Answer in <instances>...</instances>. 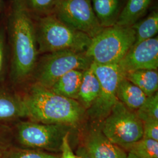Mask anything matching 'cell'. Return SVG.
Listing matches in <instances>:
<instances>
[{"label": "cell", "instance_id": "6da1fadb", "mask_svg": "<svg viewBox=\"0 0 158 158\" xmlns=\"http://www.w3.org/2000/svg\"><path fill=\"white\" fill-rule=\"evenodd\" d=\"M22 99L25 117L35 123L72 127L79 123L85 112L78 101L60 96L36 83Z\"/></svg>", "mask_w": 158, "mask_h": 158}, {"label": "cell", "instance_id": "7a4b0ae2", "mask_svg": "<svg viewBox=\"0 0 158 158\" xmlns=\"http://www.w3.org/2000/svg\"><path fill=\"white\" fill-rule=\"evenodd\" d=\"M11 32L14 73L18 79H23L34 69L38 50L34 24L19 2L16 4L13 12Z\"/></svg>", "mask_w": 158, "mask_h": 158}, {"label": "cell", "instance_id": "3957f363", "mask_svg": "<svg viewBox=\"0 0 158 158\" xmlns=\"http://www.w3.org/2000/svg\"><path fill=\"white\" fill-rule=\"evenodd\" d=\"M36 36L42 53L64 50L85 52L91 42L88 35L69 27L55 15L40 19Z\"/></svg>", "mask_w": 158, "mask_h": 158}, {"label": "cell", "instance_id": "277c9868", "mask_svg": "<svg viewBox=\"0 0 158 158\" xmlns=\"http://www.w3.org/2000/svg\"><path fill=\"white\" fill-rule=\"evenodd\" d=\"M135 41V32L132 27L114 25L91 38L85 54L98 64H118Z\"/></svg>", "mask_w": 158, "mask_h": 158}, {"label": "cell", "instance_id": "5b68a950", "mask_svg": "<svg viewBox=\"0 0 158 158\" xmlns=\"http://www.w3.org/2000/svg\"><path fill=\"white\" fill-rule=\"evenodd\" d=\"M101 131L113 143L123 149L143 136V123L135 111L118 101L103 120Z\"/></svg>", "mask_w": 158, "mask_h": 158}, {"label": "cell", "instance_id": "8992f818", "mask_svg": "<svg viewBox=\"0 0 158 158\" xmlns=\"http://www.w3.org/2000/svg\"><path fill=\"white\" fill-rule=\"evenodd\" d=\"M93 59L85 52L56 51L49 53L41 61L36 74V84L51 89L63 75L72 70L85 71L90 68Z\"/></svg>", "mask_w": 158, "mask_h": 158}, {"label": "cell", "instance_id": "52a82bcc", "mask_svg": "<svg viewBox=\"0 0 158 158\" xmlns=\"http://www.w3.org/2000/svg\"><path fill=\"white\" fill-rule=\"evenodd\" d=\"M90 68L99 80L100 89L98 97L87 109V114L95 121H103L118 102L117 91L120 80L124 74L118 64H102L93 62Z\"/></svg>", "mask_w": 158, "mask_h": 158}, {"label": "cell", "instance_id": "ba28073f", "mask_svg": "<svg viewBox=\"0 0 158 158\" xmlns=\"http://www.w3.org/2000/svg\"><path fill=\"white\" fill-rule=\"evenodd\" d=\"M53 7L55 15L60 21L91 38L104 29L96 17L90 0H55Z\"/></svg>", "mask_w": 158, "mask_h": 158}, {"label": "cell", "instance_id": "9c48e42d", "mask_svg": "<svg viewBox=\"0 0 158 158\" xmlns=\"http://www.w3.org/2000/svg\"><path fill=\"white\" fill-rule=\"evenodd\" d=\"M72 126L23 122L18 125V139L25 147L52 152L60 151L63 139Z\"/></svg>", "mask_w": 158, "mask_h": 158}, {"label": "cell", "instance_id": "30bf717a", "mask_svg": "<svg viewBox=\"0 0 158 158\" xmlns=\"http://www.w3.org/2000/svg\"><path fill=\"white\" fill-rule=\"evenodd\" d=\"M123 73L158 68V38H152L133 45L118 63Z\"/></svg>", "mask_w": 158, "mask_h": 158}, {"label": "cell", "instance_id": "8fae6325", "mask_svg": "<svg viewBox=\"0 0 158 158\" xmlns=\"http://www.w3.org/2000/svg\"><path fill=\"white\" fill-rule=\"evenodd\" d=\"M83 146L92 158H127L124 149L110 141L100 129L91 130Z\"/></svg>", "mask_w": 158, "mask_h": 158}, {"label": "cell", "instance_id": "7c38bea8", "mask_svg": "<svg viewBox=\"0 0 158 158\" xmlns=\"http://www.w3.org/2000/svg\"><path fill=\"white\" fill-rule=\"evenodd\" d=\"M83 72L79 70L68 72L57 80L51 90L60 96L77 101Z\"/></svg>", "mask_w": 158, "mask_h": 158}, {"label": "cell", "instance_id": "4fadbf2b", "mask_svg": "<svg viewBox=\"0 0 158 158\" xmlns=\"http://www.w3.org/2000/svg\"><path fill=\"white\" fill-rule=\"evenodd\" d=\"M117 97L118 100L127 107L136 111L143 104L147 98L145 93L125 77L119 83Z\"/></svg>", "mask_w": 158, "mask_h": 158}, {"label": "cell", "instance_id": "5bb4252c", "mask_svg": "<svg viewBox=\"0 0 158 158\" xmlns=\"http://www.w3.org/2000/svg\"><path fill=\"white\" fill-rule=\"evenodd\" d=\"M100 84L96 74L90 68L83 72V76L80 87L77 101L83 107L89 109L98 97Z\"/></svg>", "mask_w": 158, "mask_h": 158}, {"label": "cell", "instance_id": "9a60e30c", "mask_svg": "<svg viewBox=\"0 0 158 158\" xmlns=\"http://www.w3.org/2000/svg\"><path fill=\"white\" fill-rule=\"evenodd\" d=\"M125 78L138 87L147 97L158 92V73L155 70H138L124 74Z\"/></svg>", "mask_w": 158, "mask_h": 158}, {"label": "cell", "instance_id": "2e32d148", "mask_svg": "<svg viewBox=\"0 0 158 158\" xmlns=\"http://www.w3.org/2000/svg\"><path fill=\"white\" fill-rule=\"evenodd\" d=\"M151 2V0H128L115 25L131 27L147 11Z\"/></svg>", "mask_w": 158, "mask_h": 158}, {"label": "cell", "instance_id": "e0dca14e", "mask_svg": "<svg viewBox=\"0 0 158 158\" xmlns=\"http://www.w3.org/2000/svg\"><path fill=\"white\" fill-rule=\"evenodd\" d=\"M93 9L102 28L115 25L119 15V0H91Z\"/></svg>", "mask_w": 158, "mask_h": 158}, {"label": "cell", "instance_id": "ac0fdd59", "mask_svg": "<svg viewBox=\"0 0 158 158\" xmlns=\"http://www.w3.org/2000/svg\"><path fill=\"white\" fill-rule=\"evenodd\" d=\"M25 117L23 99L0 89V119Z\"/></svg>", "mask_w": 158, "mask_h": 158}, {"label": "cell", "instance_id": "d6986e66", "mask_svg": "<svg viewBox=\"0 0 158 158\" xmlns=\"http://www.w3.org/2000/svg\"><path fill=\"white\" fill-rule=\"evenodd\" d=\"M135 32V41L133 45L153 38L158 31V14L153 11L147 18L131 27Z\"/></svg>", "mask_w": 158, "mask_h": 158}, {"label": "cell", "instance_id": "ffe728a7", "mask_svg": "<svg viewBox=\"0 0 158 158\" xmlns=\"http://www.w3.org/2000/svg\"><path fill=\"white\" fill-rule=\"evenodd\" d=\"M138 158H158V141L142 138L123 148Z\"/></svg>", "mask_w": 158, "mask_h": 158}, {"label": "cell", "instance_id": "44dd1931", "mask_svg": "<svg viewBox=\"0 0 158 158\" xmlns=\"http://www.w3.org/2000/svg\"><path fill=\"white\" fill-rule=\"evenodd\" d=\"M136 113L142 123L150 120H158V94L147 97L143 104Z\"/></svg>", "mask_w": 158, "mask_h": 158}, {"label": "cell", "instance_id": "7402d4cb", "mask_svg": "<svg viewBox=\"0 0 158 158\" xmlns=\"http://www.w3.org/2000/svg\"><path fill=\"white\" fill-rule=\"evenodd\" d=\"M60 156L35 150H20L12 153L10 158H60Z\"/></svg>", "mask_w": 158, "mask_h": 158}, {"label": "cell", "instance_id": "603a6c76", "mask_svg": "<svg viewBox=\"0 0 158 158\" xmlns=\"http://www.w3.org/2000/svg\"><path fill=\"white\" fill-rule=\"evenodd\" d=\"M158 141V120H150L143 123V136Z\"/></svg>", "mask_w": 158, "mask_h": 158}, {"label": "cell", "instance_id": "cb8c5ba5", "mask_svg": "<svg viewBox=\"0 0 158 158\" xmlns=\"http://www.w3.org/2000/svg\"><path fill=\"white\" fill-rule=\"evenodd\" d=\"M69 136V132L67 133L63 137L62 143L60 148V151H62V155L60 158H79L78 156L73 152L70 145Z\"/></svg>", "mask_w": 158, "mask_h": 158}, {"label": "cell", "instance_id": "d4e9b609", "mask_svg": "<svg viewBox=\"0 0 158 158\" xmlns=\"http://www.w3.org/2000/svg\"><path fill=\"white\" fill-rule=\"evenodd\" d=\"M31 6L37 11H44L53 6L55 0H28Z\"/></svg>", "mask_w": 158, "mask_h": 158}, {"label": "cell", "instance_id": "484cf974", "mask_svg": "<svg viewBox=\"0 0 158 158\" xmlns=\"http://www.w3.org/2000/svg\"><path fill=\"white\" fill-rule=\"evenodd\" d=\"M4 49V36L2 33H0V71L2 66Z\"/></svg>", "mask_w": 158, "mask_h": 158}, {"label": "cell", "instance_id": "4316f807", "mask_svg": "<svg viewBox=\"0 0 158 158\" xmlns=\"http://www.w3.org/2000/svg\"><path fill=\"white\" fill-rule=\"evenodd\" d=\"M76 155L79 158H92L84 146L79 147L76 151Z\"/></svg>", "mask_w": 158, "mask_h": 158}, {"label": "cell", "instance_id": "83f0119b", "mask_svg": "<svg viewBox=\"0 0 158 158\" xmlns=\"http://www.w3.org/2000/svg\"><path fill=\"white\" fill-rule=\"evenodd\" d=\"M127 158H137V157H136L135 156H134V155H132V154H131V153H128V154L127 155Z\"/></svg>", "mask_w": 158, "mask_h": 158}]
</instances>
